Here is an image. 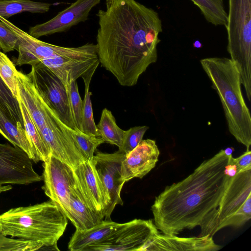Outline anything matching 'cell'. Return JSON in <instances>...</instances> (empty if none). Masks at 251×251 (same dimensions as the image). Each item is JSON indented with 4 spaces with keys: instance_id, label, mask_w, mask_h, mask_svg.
<instances>
[{
    "instance_id": "ba28073f",
    "label": "cell",
    "mask_w": 251,
    "mask_h": 251,
    "mask_svg": "<svg viewBox=\"0 0 251 251\" xmlns=\"http://www.w3.org/2000/svg\"><path fill=\"white\" fill-rule=\"evenodd\" d=\"M158 233L152 220L135 219L120 224L105 239L89 246L85 251H141Z\"/></svg>"
},
{
    "instance_id": "3957f363",
    "label": "cell",
    "mask_w": 251,
    "mask_h": 251,
    "mask_svg": "<svg viewBox=\"0 0 251 251\" xmlns=\"http://www.w3.org/2000/svg\"><path fill=\"white\" fill-rule=\"evenodd\" d=\"M67 219L50 199L0 214V231L6 236L40 244L44 250L59 251L57 243L66 229Z\"/></svg>"
},
{
    "instance_id": "d6a6232c",
    "label": "cell",
    "mask_w": 251,
    "mask_h": 251,
    "mask_svg": "<svg viewBox=\"0 0 251 251\" xmlns=\"http://www.w3.org/2000/svg\"><path fill=\"white\" fill-rule=\"evenodd\" d=\"M233 161L236 166L237 173L251 168V151L247 150L240 156L233 158Z\"/></svg>"
},
{
    "instance_id": "1f68e13d",
    "label": "cell",
    "mask_w": 251,
    "mask_h": 251,
    "mask_svg": "<svg viewBox=\"0 0 251 251\" xmlns=\"http://www.w3.org/2000/svg\"><path fill=\"white\" fill-rule=\"evenodd\" d=\"M18 37L14 32L0 21V48L4 53L17 49Z\"/></svg>"
},
{
    "instance_id": "ac0fdd59",
    "label": "cell",
    "mask_w": 251,
    "mask_h": 251,
    "mask_svg": "<svg viewBox=\"0 0 251 251\" xmlns=\"http://www.w3.org/2000/svg\"><path fill=\"white\" fill-rule=\"evenodd\" d=\"M66 217L76 230L80 231L90 229L104 220L101 213L90 207L78 184L71 194Z\"/></svg>"
},
{
    "instance_id": "9c48e42d",
    "label": "cell",
    "mask_w": 251,
    "mask_h": 251,
    "mask_svg": "<svg viewBox=\"0 0 251 251\" xmlns=\"http://www.w3.org/2000/svg\"><path fill=\"white\" fill-rule=\"evenodd\" d=\"M28 75L40 96L70 128L78 130L71 114L66 86L47 67L41 62L32 65Z\"/></svg>"
},
{
    "instance_id": "d6986e66",
    "label": "cell",
    "mask_w": 251,
    "mask_h": 251,
    "mask_svg": "<svg viewBox=\"0 0 251 251\" xmlns=\"http://www.w3.org/2000/svg\"><path fill=\"white\" fill-rule=\"evenodd\" d=\"M120 224L111 220H103L90 229L75 230L69 242L68 249L71 251H85L89 246L105 239Z\"/></svg>"
},
{
    "instance_id": "d4e9b609",
    "label": "cell",
    "mask_w": 251,
    "mask_h": 251,
    "mask_svg": "<svg viewBox=\"0 0 251 251\" xmlns=\"http://www.w3.org/2000/svg\"><path fill=\"white\" fill-rule=\"evenodd\" d=\"M200 9L206 20L214 25H226L227 14L223 0H191Z\"/></svg>"
},
{
    "instance_id": "277c9868",
    "label": "cell",
    "mask_w": 251,
    "mask_h": 251,
    "mask_svg": "<svg viewBox=\"0 0 251 251\" xmlns=\"http://www.w3.org/2000/svg\"><path fill=\"white\" fill-rule=\"evenodd\" d=\"M200 63L219 95L229 132L249 150L251 116L242 94L240 74L236 66L226 57L205 58Z\"/></svg>"
},
{
    "instance_id": "8992f818",
    "label": "cell",
    "mask_w": 251,
    "mask_h": 251,
    "mask_svg": "<svg viewBox=\"0 0 251 251\" xmlns=\"http://www.w3.org/2000/svg\"><path fill=\"white\" fill-rule=\"evenodd\" d=\"M227 50L251 100V0H228Z\"/></svg>"
},
{
    "instance_id": "cb8c5ba5",
    "label": "cell",
    "mask_w": 251,
    "mask_h": 251,
    "mask_svg": "<svg viewBox=\"0 0 251 251\" xmlns=\"http://www.w3.org/2000/svg\"><path fill=\"white\" fill-rule=\"evenodd\" d=\"M98 67L95 66L81 77L85 84V96L82 101L80 131L86 134L96 136H98L97 129L93 117L91 100L92 93L89 91V86L93 75Z\"/></svg>"
},
{
    "instance_id": "ffe728a7",
    "label": "cell",
    "mask_w": 251,
    "mask_h": 251,
    "mask_svg": "<svg viewBox=\"0 0 251 251\" xmlns=\"http://www.w3.org/2000/svg\"><path fill=\"white\" fill-rule=\"evenodd\" d=\"M0 133L13 146L23 150L32 161L36 157L24 126L20 123L10 120L0 110Z\"/></svg>"
},
{
    "instance_id": "83f0119b",
    "label": "cell",
    "mask_w": 251,
    "mask_h": 251,
    "mask_svg": "<svg viewBox=\"0 0 251 251\" xmlns=\"http://www.w3.org/2000/svg\"><path fill=\"white\" fill-rule=\"evenodd\" d=\"M17 72L13 62L4 53L0 51V76L13 96L18 100L20 95Z\"/></svg>"
},
{
    "instance_id": "4dcf8cb0",
    "label": "cell",
    "mask_w": 251,
    "mask_h": 251,
    "mask_svg": "<svg viewBox=\"0 0 251 251\" xmlns=\"http://www.w3.org/2000/svg\"><path fill=\"white\" fill-rule=\"evenodd\" d=\"M149 128L146 126H136L125 130L123 144L119 151L126 154L135 148L143 140V137Z\"/></svg>"
},
{
    "instance_id": "8fae6325",
    "label": "cell",
    "mask_w": 251,
    "mask_h": 251,
    "mask_svg": "<svg viewBox=\"0 0 251 251\" xmlns=\"http://www.w3.org/2000/svg\"><path fill=\"white\" fill-rule=\"evenodd\" d=\"M42 180L26 152L18 147L0 143V185H28Z\"/></svg>"
},
{
    "instance_id": "9a60e30c",
    "label": "cell",
    "mask_w": 251,
    "mask_h": 251,
    "mask_svg": "<svg viewBox=\"0 0 251 251\" xmlns=\"http://www.w3.org/2000/svg\"><path fill=\"white\" fill-rule=\"evenodd\" d=\"M159 154L155 140H142L122 161L121 180L126 182L133 178H142L155 167Z\"/></svg>"
},
{
    "instance_id": "4316f807",
    "label": "cell",
    "mask_w": 251,
    "mask_h": 251,
    "mask_svg": "<svg viewBox=\"0 0 251 251\" xmlns=\"http://www.w3.org/2000/svg\"><path fill=\"white\" fill-rule=\"evenodd\" d=\"M70 133L86 161H92L97 147L104 141L100 137L86 134L79 130L70 129Z\"/></svg>"
},
{
    "instance_id": "4fadbf2b",
    "label": "cell",
    "mask_w": 251,
    "mask_h": 251,
    "mask_svg": "<svg viewBox=\"0 0 251 251\" xmlns=\"http://www.w3.org/2000/svg\"><path fill=\"white\" fill-rule=\"evenodd\" d=\"M101 0H76L69 7L48 21L31 27L28 34L38 38L68 31L72 26L88 19L91 10Z\"/></svg>"
},
{
    "instance_id": "e575fe53",
    "label": "cell",
    "mask_w": 251,
    "mask_h": 251,
    "mask_svg": "<svg viewBox=\"0 0 251 251\" xmlns=\"http://www.w3.org/2000/svg\"><path fill=\"white\" fill-rule=\"evenodd\" d=\"M113 0H105L106 7L109 6Z\"/></svg>"
},
{
    "instance_id": "836d02e7",
    "label": "cell",
    "mask_w": 251,
    "mask_h": 251,
    "mask_svg": "<svg viewBox=\"0 0 251 251\" xmlns=\"http://www.w3.org/2000/svg\"><path fill=\"white\" fill-rule=\"evenodd\" d=\"M12 188V187L10 185H0V194L2 192H6L10 190Z\"/></svg>"
},
{
    "instance_id": "6da1fadb",
    "label": "cell",
    "mask_w": 251,
    "mask_h": 251,
    "mask_svg": "<svg viewBox=\"0 0 251 251\" xmlns=\"http://www.w3.org/2000/svg\"><path fill=\"white\" fill-rule=\"evenodd\" d=\"M96 16L100 63L121 85H136L157 59L158 35L162 30L158 13L136 0H113Z\"/></svg>"
},
{
    "instance_id": "5b68a950",
    "label": "cell",
    "mask_w": 251,
    "mask_h": 251,
    "mask_svg": "<svg viewBox=\"0 0 251 251\" xmlns=\"http://www.w3.org/2000/svg\"><path fill=\"white\" fill-rule=\"evenodd\" d=\"M251 218V168L232 176L218 206L200 226L199 236L213 235L226 226L240 227Z\"/></svg>"
},
{
    "instance_id": "7c38bea8",
    "label": "cell",
    "mask_w": 251,
    "mask_h": 251,
    "mask_svg": "<svg viewBox=\"0 0 251 251\" xmlns=\"http://www.w3.org/2000/svg\"><path fill=\"white\" fill-rule=\"evenodd\" d=\"M125 156L119 151L113 153L98 152L92 160L110 201L104 220H111L116 205L123 204L121 192L125 182L121 180V164Z\"/></svg>"
},
{
    "instance_id": "e0dca14e",
    "label": "cell",
    "mask_w": 251,
    "mask_h": 251,
    "mask_svg": "<svg viewBox=\"0 0 251 251\" xmlns=\"http://www.w3.org/2000/svg\"><path fill=\"white\" fill-rule=\"evenodd\" d=\"M40 62L49 68L65 85L82 77L100 64L98 56L87 57L58 56L45 59Z\"/></svg>"
},
{
    "instance_id": "f546056e",
    "label": "cell",
    "mask_w": 251,
    "mask_h": 251,
    "mask_svg": "<svg viewBox=\"0 0 251 251\" xmlns=\"http://www.w3.org/2000/svg\"><path fill=\"white\" fill-rule=\"evenodd\" d=\"M37 250H44L43 245L32 241L8 238L0 231V251H33Z\"/></svg>"
},
{
    "instance_id": "7402d4cb",
    "label": "cell",
    "mask_w": 251,
    "mask_h": 251,
    "mask_svg": "<svg viewBox=\"0 0 251 251\" xmlns=\"http://www.w3.org/2000/svg\"><path fill=\"white\" fill-rule=\"evenodd\" d=\"M97 136L110 144L121 148L125 133V130L117 125L112 112L107 108H104L98 124L96 125Z\"/></svg>"
},
{
    "instance_id": "f1b7e54d",
    "label": "cell",
    "mask_w": 251,
    "mask_h": 251,
    "mask_svg": "<svg viewBox=\"0 0 251 251\" xmlns=\"http://www.w3.org/2000/svg\"><path fill=\"white\" fill-rule=\"evenodd\" d=\"M66 87L70 110L75 125L80 130L82 100L79 95L76 80L71 81Z\"/></svg>"
},
{
    "instance_id": "2e32d148",
    "label": "cell",
    "mask_w": 251,
    "mask_h": 251,
    "mask_svg": "<svg viewBox=\"0 0 251 251\" xmlns=\"http://www.w3.org/2000/svg\"><path fill=\"white\" fill-rule=\"evenodd\" d=\"M222 248L209 236L180 237L158 233L141 251H216Z\"/></svg>"
},
{
    "instance_id": "603a6c76",
    "label": "cell",
    "mask_w": 251,
    "mask_h": 251,
    "mask_svg": "<svg viewBox=\"0 0 251 251\" xmlns=\"http://www.w3.org/2000/svg\"><path fill=\"white\" fill-rule=\"evenodd\" d=\"M51 4L30 0H0V18L7 19L22 12L44 13L49 11Z\"/></svg>"
},
{
    "instance_id": "52a82bcc",
    "label": "cell",
    "mask_w": 251,
    "mask_h": 251,
    "mask_svg": "<svg viewBox=\"0 0 251 251\" xmlns=\"http://www.w3.org/2000/svg\"><path fill=\"white\" fill-rule=\"evenodd\" d=\"M0 21L15 33L18 37L19 54L16 65L36 64L43 59L63 56L87 57L97 56V47L94 43H86L78 47H64L40 41L23 31L6 19Z\"/></svg>"
},
{
    "instance_id": "5bb4252c",
    "label": "cell",
    "mask_w": 251,
    "mask_h": 251,
    "mask_svg": "<svg viewBox=\"0 0 251 251\" xmlns=\"http://www.w3.org/2000/svg\"><path fill=\"white\" fill-rule=\"evenodd\" d=\"M78 186L90 207L104 217L109 204V199L99 177L93 160L84 161L75 169Z\"/></svg>"
},
{
    "instance_id": "484cf974",
    "label": "cell",
    "mask_w": 251,
    "mask_h": 251,
    "mask_svg": "<svg viewBox=\"0 0 251 251\" xmlns=\"http://www.w3.org/2000/svg\"><path fill=\"white\" fill-rule=\"evenodd\" d=\"M0 110L10 120L16 123H20L24 126L18 100L13 96L0 76Z\"/></svg>"
},
{
    "instance_id": "30bf717a",
    "label": "cell",
    "mask_w": 251,
    "mask_h": 251,
    "mask_svg": "<svg viewBox=\"0 0 251 251\" xmlns=\"http://www.w3.org/2000/svg\"><path fill=\"white\" fill-rule=\"evenodd\" d=\"M43 167L42 188L66 216L71 194L78 186L74 169L51 154L43 162Z\"/></svg>"
},
{
    "instance_id": "44dd1931",
    "label": "cell",
    "mask_w": 251,
    "mask_h": 251,
    "mask_svg": "<svg viewBox=\"0 0 251 251\" xmlns=\"http://www.w3.org/2000/svg\"><path fill=\"white\" fill-rule=\"evenodd\" d=\"M17 100L22 114L24 127L33 147L37 161L44 162L51 154L50 150L43 139L20 97Z\"/></svg>"
},
{
    "instance_id": "7a4b0ae2",
    "label": "cell",
    "mask_w": 251,
    "mask_h": 251,
    "mask_svg": "<svg viewBox=\"0 0 251 251\" xmlns=\"http://www.w3.org/2000/svg\"><path fill=\"white\" fill-rule=\"evenodd\" d=\"M230 155L221 150L185 178L165 187L151 207L158 230L177 235L200 226L218 207L232 177L227 171Z\"/></svg>"
}]
</instances>
